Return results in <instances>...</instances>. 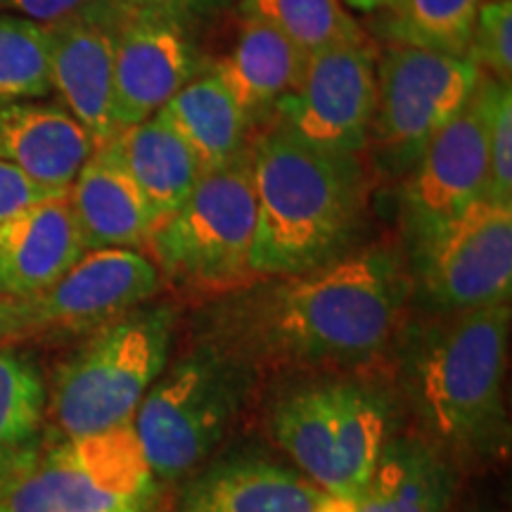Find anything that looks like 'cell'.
I'll return each instance as SVG.
<instances>
[{
  "instance_id": "1",
  "label": "cell",
  "mask_w": 512,
  "mask_h": 512,
  "mask_svg": "<svg viewBox=\"0 0 512 512\" xmlns=\"http://www.w3.org/2000/svg\"><path fill=\"white\" fill-rule=\"evenodd\" d=\"M411 297V268L399 249L356 247L311 271L261 278L223 294L207 337L256 368L358 370L396 342Z\"/></svg>"
},
{
  "instance_id": "2",
  "label": "cell",
  "mask_w": 512,
  "mask_h": 512,
  "mask_svg": "<svg viewBox=\"0 0 512 512\" xmlns=\"http://www.w3.org/2000/svg\"><path fill=\"white\" fill-rule=\"evenodd\" d=\"M510 304L434 316L399 337V380L418 434L458 467H484L505 458L510 420L505 368Z\"/></svg>"
},
{
  "instance_id": "3",
  "label": "cell",
  "mask_w": 512,
  "mask_h": 512,
  "mask_svg": "<svg viewBox=\"0 0 512 512\" xmlns=\"http://www.w3.org/2000/svg\"><path fill=\"white\" fill-rule=\"evenodd\" d=\"M256 197L252 273L283 278L354 252L370 211V164L268 124L249 140Z\"/></svg>"
},
{
  "instance_id": "4",
  "label": "cell",
  "mask_w": 512,
  "mask_h": 512,
  "mask_svg": "<svg viewBox=\"0 0 512 512\" xmlns=\"http://www.w3.org/2000/svg\"><path fill=\"white\" fill-rule=\"evenodd\" d=\"M266 425L306 479L354 501L394 434V399L356 370L316 373L275 396Z\"/></svg>"
},
{
  "instance_id": "5",
  "label": "cell",
  "mask_w": 512,
  "mask_h": 512,
  "mask_svg": "<svg viewBox=\"0 0 512 512\" xmlns=\"http://www.w3.org/2000/svg\"><path fill=\"white\" fill-rule=\"evenodd\" d=\"M256 380L259 368L249 358L209 337L166 363L133 418L159 484L178 482L207 463L238 425Z\"/></svg>"
},
{
  "instance_id": "6",
  "label": "cell",
  "mask_w": 512,
  "mask_h": 512,
  "mask_svg": "<svg viewBox=\"0 0 512 512\" xmlns=\"http://www.w3.org/2000/svg\"><path fill=\"white\" fill-rule=\"evenodd\" d=\"M176 320L174 306L147 302L93 330L62 363L46 394L57 439L88 437L133 422L147 389L169 363Z\"/></svg>"
},
{
  "instance_id": "7",
  "label": "cell",
  "mask_w": 512,
  "mask_h": 512,
  "mask_svg": "<svg viewBox=\"0 0 512 512\" xmlns=\"http://www.w3.org/2000/svg\"><path fill=\"white\" fill-rule=\"evenodd\" d=\"M256 197L247 150L204 171L185 202L152 228L145 242L162 280L195 294H223L254 283Z\"/></svg>"
},
{
  "instance_id": "8",
  "label": "cell",
  "mask_w": 512,
  "mask_h": 512,
  "mask_svg": "<svg viewBox=\"0 0 512 512\" xmlns=\"http://www.w3.org/2000/svg\"><path fill=\"white\" fill-rule=\"evenodd\" d=\"M157 496L159 482L128 422L41 448L0 494V512H147Z\"/></svg>"
},
{
  "instance_id": "9",
  "label": "cell",
  "mask_w": 512,
  "mask_h": 512,
  "mask_svg": "<svg viewBox=\"0 0 512 512\" xmlns=\"http://www.w3.org/2000/svg\"><path fill=\"white\" fill-rule=\"evenodd\" d=\"M470 57L389 46L377 57L370 159L382 176H408L430 140L467 105L479 83Z\"/></svg>"
},
{
  "instance_id": "10",
  "label": "cell",
  "mask_w": 512,
  "mask_h": 512,
  "mask_svg": "<svg viewBox=\"0 0 512 512\" xmlns=\"http://www.w3.org/2000/svg\"><path fill=\"white\" fill-rule=\"evenodd\" d=\"M413 292L432 316L510 304L512 207L477 200L413 252Z\"/></svg>"
},
{
  "instance_id": "11",
  "label": "cell",
  "mask_w": 512,
  "mask_h": 512,
  "mask_svg": "<svg viewBox=\"0 0 512 512\" xmlns=\"http://www.w3.org/2000/svg\"><path fill=\"white\" fill-rule=\"evenodd\" d=\"M373 38L309 55L299 86L275 107L268 124L328 152L363 155L375 107Z\"/></svg>"
},
{
  "instance_id": "12",
  "label": "cell",
  "mask_w": 512,
  "mask_h": 512,
  "mask_svg": "<svg viewBox=\"0 0 512 512\" xmlns=\"http://www.w3.org/2000/svg\"><path fill=\"white\" fill-rule=\"evenodd\" d=\"M486 162V93L479 76L467 105L430 140L408 174L401 223L411 254L482 200Z\"/></svg>"
},
{
  "instance_id": "13",
  "label": "cell",
  "mask_w": 512,
  "mask_h": 512,
  "mask_svg": "<svg viewBox=\"0 0 512 512\" xmlns=\"http://www.w3.org/2000/svg\"><path fill=\"white\" fill-rule=\"evenodd\" d=\"M155 261L138 249H93L46 292L29 297L36 332H93L162 292Z\"/></svg>"
},
{
  "instance_id": "14",
  "label": "cell",
  "mask_w": 512,
  "mask_h": 512,
  "mask_svg": "<svg viewBox=\"0 0 512 512\" xmlns=\"http://www.w3.org/2000/svg\"><path fill=\"white\" fill-rule=\"evenodd\" d=\"M200 57L188 29L155 12L131 10L114 31V121L128 128L162 112L192 81Z\"/></svg>"
},
{
  "instance_id": "15",
  "label": "cell",
  "mask_w": 512,
  "mask_h": 512,
  "mask_svg": "<svg viewBox=\"0 0 512 512\" xmlns=\"http://www.w3.org/2000/svg\"><path fill=\"white\" fill-rule=\"evenodd\" d=\"M325 496L294 467L230 453L192 475L171 512H316Z\"/></svg>"
},
{
  "instance_id": "16",
  "label": "cell",
  "mask_w": 512,
  "mask_h": 512,
  "mask_svg": "<svg viewBox=\"0 0 512 512\" xmlns=\"http://www.w3.org/2000/svg\"><path fill=\"white\" fill-rule=\"evenodd\" d=\"M114 31L88 22L46 27L53 91L95 147L119 133L114 121Z\"/></svg>"
},
{
  "instance_id": "17",
  "label": "cell",
  "mask_w": 512,
  "mask_h": 512,
  "mask_svg": "<svg viewBox=\"0 0 512 512\" xmlns=\"http://www.w3.org/2000/svg\"><path fill=\"white\" fill-rule=\"evenodd\" d=\"M93 152L86 128L57 102L22 100L0 107V159L50 192L67 195Z\"/></svg>"
},
{
  "instance_id": "18",
  "label": "cell",
  "mask_w": 512,
  "mask_h": 512,
  "mask_svg": "<svg viewBox=\"0 0 512 512\" xmlns=\"http://www.w3.org/2000/svg\"><path fill=\"white\" fill-rule=\"evenodd\" d=\"M64 197L86 252L145 247L157 226L155 214L128 176L112 143L95 147Z\"/></svg>"
},
{
  "instance_id": "19",
  "label": "cell",
  "mask_w": 512,
  "mask_h": 512,
  "mask_svg": "<svg viewBox=\"0 0 512 512\" xmlns=\"http://www.w3.org/2000/svg\"><path fill=\"white\" fill-rule=\"evenodd\" d=\"M86 254L67 197H53L0 226V294L29 299Z\"/></svg>"
},
{
  "instance_id": "20",
  "label": "cell",
  "mask_w": 512,
  "mask_h": 512,
  "mask_svg": "<svg viewBox=\"0 0 512 512\" xmlns=\"http://www.w3.org/2000/svg\"><path fill=\"white\" fill-rule=\"evenodd\" d=\"M309 55L259 19L242 17L235 43L211 74L233 95L249 124L271 121L278 102L299 86Z\"/></svg>"
},
{
  "instance_id": "21",
  "label": "cell",
  "mask_w": 512,
  "mask_h": 512,
  "mask_svg": "<svg viewBox=\"0 0 512 512\" xmlns=\"http://www.w3.org/2000/svg\"><path fill=\"white\" fill-rule=\"evenodd\" d=\"M458 467L420 434H392L354 501V512H448Z\"/></svg>"
},
{
  "instance_id": "22",
  "label": "cell",
  "mask_w": 512,
  "mask_h": 512,
  "mask_svg": "<svg viewBox=\"0 0 512 512\" xmlns=\"http://www.w3.org/2000/svg\"><path fill=\"white\" fill-rule=\"evenodd\" d=\"M110 143L157 223L181 207L204 174L195 152L162 112L121 128Z\"/></svg>"
},
{
  "instance_id": "23",
  "label": "cell",
  "mask_w": 512,
  "mask_h": 512,
  "mask_svg": "<svg viewBox=\"0 0 512 512\" xmlns=\"http://www.w3.org/2000/svg\"><path fill=\"white\" fill-rule=\"evenodd\" d=\"M162 114L181 133L204 171L233 162L249 145L252 124L211 72L185 83Z\"/></svg>"
},
{
  "instance_id": "24",
  "label": "cell",
  "mask_w": 512,
  "mask_h": 512,
  "mask_svg": "<svg viewBox=\"0 0 512 512\" xmlns=\"http://www.w3.org/2000/svg\"><path fill=\"white\" fill-rule=\"evenodd\" d=\"M484 0H389L380 31L389 46H408L448 57H470L472 29Z\"/></svg>"
},
{
  "instance_id": "25",
  "label": "cell",
  "mask_w": 512,
  "mask_h": 512,
  "mask_svg": "<svg viewBox=\"0 0 512 512\" xmlns=\"http://www.w3.org/2000/svg\"><path fill=\"white\" fill-rule=\"evenodd\" d=\"M240 17L268 24L306 55L370 41L342 0H240Z\"/></svg>"
},
{
  "instance_id": "26",
  "label": "cell",
  "mask_w": 512,
  "mask_h": 512,
  "mask_svg": "<svg viewBox=\"0 0 512 512\" xmlns=\"http://www.w3.org/2000/svg\"><path fill=\"white\" fill-rule=\"evenodd\" d=\"M53 93L43 24L0 12V107Z\"/></svg>"
},
{
  "instance_id": "27",
  "label": "cell",
  "mask_w": 512,
  "mask_h": 512,
  "mask_svg": "<svg viewBox=\"0 0 512 512\" xmlns=\"http://www.w3.org/2000/svg\"><path fill=\"white\" fill-rule=\"evenodd\" d=\"M46 382L29 356L0 347V448L38 439L46 420Z\"/></svg>"
},
{
  "instance_id": "28",
  "label": "cell",
  "mask_w": 512,
  "mask_h": 512,
  "mask_svg": "<svg viewBox=\"0 0 512 512\" xmlns=\"http://www.w3.org/2000/svg\"><path fill=\"white\" fill-rule=\"evenodd\" d=\"M486 93V185L482 200L512 207V88L482 72Z\"/></svg>"
},
{
  "instance_id": "29",
  "label": "cell",
  "mask_w": 512,
  "mask_h": 512,
  "mask_svg": "<svg viewBox=\"0 0 512 512\" xmlns=\"http://www.w3.org/2000/svg\"><path fill=\"white\" fill-rule=\"evenodd\" d=\"M470 60L491 79L512 81V0H484L472 29Z\"/></svg>"
},
{
  "instance_id": "30",
  "label": "cell",
  "mask_w": 512,
  "mask_h": 512,
  "mask_svg": "<svg viewBox=\"0 0 512 512\" xmlns=\"http://www.w3.org/2000/svg\"><path fill=\"white\" fill-rule=\"evenodd\" d=\"M0 10L43 24L88 22L117 29L131 10L119 0H0Z\"/></svg>"
},
{
  "instance_id": "31",
  "label": "cell",
  "mask_w": 512,
  "mask_h": 512,
  "mask_svg": "<svg viewBox=\"0 0 512 512\" xmlns=\"http://www.w3.org/2000/svg\"><path fill=\"white\" fill-rule=\"evenodd\" d=\"M53 197L62 195L43 188V185L31 181L27 174H22L17 166L0 159V226L15 219L22 211L31 209L34 204L53 200Z\"/></svg>"
},
{
  "instance_id": "32",
  "label": "cell",
  "mask_w": 512,
  "mask_h": 512,
  "mask_svg": "<svg viewBox=\"0 0 512 512\" xmlns=\"http://www.w3.org/2000/svg\"><path fill=\"white\" fill-rule=\"evenodd\" d=\"M126 10L136 12H155V15L176 19L188 27L195 19H207L221 15L238 5V0H119Z\"/></svg>"
},
{
  "instance_id": "33",
  "label": "cell",
  "mask_w": 512,
  "mask_h": 512,
  "mask_svg": "<svg viewBox=\"0 0 512 512\" xmlns=\"http://www.w3.org/2000/svg\"><path fill=\"white\" fill-rule=\"evenodd\" d=\"M34 313L27 299H15L0 294V347L8 342L36 337Z\"/></svg>"
},
{
  "instance_id": "34",
  "label": "cell",
  "mask_w": 512,
  "mask_h": 512,
  "mask_svg": "<svg viewBox=\"0 0 512 512\" xmlns=\"http://www.w3.org/2000/svg\"><path fill=\"white\" fill-rule=\"evenodd\" d=\"M41 448L43 446L38 439L22 446L0 448V494H3L22 472L29 470L31 463L38 458V453H41Z\"/></svg>"
},
{
  "instance_id": "35",
  "label": "cell",
  "mask_w": 512,
  "mask_h": 512,
  "mask_svg": "<svg viewBox=\"0 0 512 512\" xmlns=\"http://www.w3.org/2000/svg\"><path fill=\"white\" fill-rule=\"evenodd\" d=\"M316 512H354V503L349 498H339V496H325L320 501Z\"/></svg>"
},
{
  "instance_id": "36",
  "label": "cell",
  "mask_w": 512,
  "mask_h": 512,
  "mask_svg": "<svg viewBox=\"0 0 512 512\" xmlns=\"http://www.w3.org/2000/svg\"><path fill=\"white\" fill-rule=\"evenodd\" d=\"M342 3L358 12H380L389 0H342Z\"/></svg>"
},
{
  "instance_id": "37",
  "label": "cell",
  "mask_w": 512,
  "mask_h": 512,
  "mask_svg": "<svg viewBox=\"0 0 512 512\" xmlns=\"http://www.w3.org/2000/svg\"><path fill=\"white\" fill-rule=\"evenodd\" d=\"M147 512H155V510H147Z\"/></svg>"
}]
</instances>
